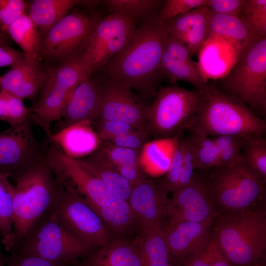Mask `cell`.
<instances>
[{
    "instance_id": "6da1fadb",
    "label": "cell",
    "mask_w": 266,
    "mask_h": 266,
    "mask_svg": "<svg viewBox=\"0 0 266 266\" xmlns=\"http://www.w3.org/2000/svg\"><path fill=\"white\" fill-rule=\"evenodd\" d=\"M168 22L156 13L145 18L128 45L107 64V78L143 96H155L165 76L162 59Z\"/></svg>"
},
{
    "instance_id": "7a4b0ae2",
    "label": "cell",
    "mask_w": 266,
    "mask_h": 266,
    "mask_svg": "<svg viewBox=\"0 0 266 266\" xmlns=\"http://www.w3.org/2000/svg\"><path fill=\"white\" fill-rule=\"evenodd\" d=\"M13 235L14 252L39 220L52 210L63 188L62 178L46 153L14 179Z\"/></svg>"
},
{
    "instance_id": "3957f363",
    "label": "cell",
    "mask_w": 266,
    "mask_h": 266,
    "mask_svg": "<svg viewBox=\"0 0 266 266\" xmlns=\"http://www.w3.org/2000/svg\"><path fill=\"white\" fill-rule=\"evenodd\" d=\"M197 90L199 102L194 119L188 130L191 133L209 137L265 135L266 120L256 116L241 101L208 82Z\"/></svg>"
},
{
    "instance_id": "277c9868",
    "label": "cell",
    "mask_w": 266,
    "mask_h": 266,
    "mask_svg": "<svg viewBox=\"0 0 266 266\" xmlns=\"http://www.w3.org/2000/svg\"><path fill=\"white\" fill-rule=\"evenodd\" d=\"M47 156L61 176L84 196L109 231L122 233L133 227L135 220L128 202L114 197L81 160L66 156L52 143Z\"/></svg>"
},
{
    "instance_id": "5b68a950",
    "label": "cell",
    "mask_w": 266,
    "mask_h": 266,
    "mask_svg": "<svg viewBox=\"0 0 266 266\" xmlns=\"http://www.w3.org/2000/svg\"><path fill=\"white\" fill-rule=\"evenodd\" d=\"M215 237L232 266H260L266 249V213L263 209L230 212L216 221Z\"/></svg>"
},
{
    "instance_id": "8992f818",
    "label": "cell",
    "mask_w": 266,
    "mask_h": 266,
    "mask_svg": "<svg viewBox=\"0 0 266 266\" xmlns=\"http://www.w3.org/2000/svg\"><path fill=\"white\" fill-rule=\"evenodd\" d=\"M86 77L90 76L79 53L71 56L57 66L47 70L46 79L37 100L34 106L30 108V117L44 131L48 139L53 133L52 124L61 121L72 92Z\"/></svg>"
},
{
    "instance_id": "52a82bcc",
    "label": "cell",
    "mask_w": 266,
    "mask_h": 266,
    "mask_svg": "<svg viewBox=\"0 0 266 266\" xmlns=\"http://www.w3.org/2000/svg\"><path fill=\"white\" fill-rule=\"evenodd\" d=\"M95 251L71 233L51 210L39 220L11 254L73 264L79 258H85Z\"/></svg>"
},
{
    "instance_id": "ba28073f",
    "label": "cell",
    "mask_w": 266,
    "mask_h": 266,
    "mask_svg": "<svg viewBox=\"0 0 266 266\" xmlns=\"http://www.w3.org/2000/svg\"><path fill=\"white\" fill-rule=\"evenodd\" d=\"M220 85L218 89L244 103L253 112L266 115V37L246 49L233 69L220 79Z\"/></svg>"
},
{
    "instance_id": "9c48e42d",
    "label": "cell",
    "mask_w": 266,
    "mask_h": 266,
    "mask_svg": "<svg viewBox=\"0 0 266 266\" xmlns=\"http://www.w3.org/2000/svg\"><path fill=\"white\" fill-rule=\"evenodd\" d=\"M155 97L149 106L145 128L148 137L171 138L191 127L199 102L197 90L161 87Z\"/></svg>"
},
{
    "instance_id": "30bf717a",
    "label": "cell",
    "mask_w": 266,
    "mask_h": 266,
    "mask_svg": "<svg viewBox=\"0 0 266 266\" xmlns=\"http://www.w3.org/2000/svg\"><path fill=\"white\" fill-rule=\"evenodd\" d=\"M214 168V173L207 182L215 202L230 212L252 209L263 197L266 181L241 160L231 167Z\"/></svg>"
},
{
    "instance_id": "8fae6325",
    "label": "cell",
    "mask_w": 266,
    "mask_h": 266,
    "mask_svg": "<svg viewBox=\"0 0 266 266\" xmlns=\"http://www.w3.org/2000/svg\"><path fill=\"white\" fill-rule=\"evenodd\" d=\"M63 188L53 210L65 226L82 242L97 250L111 240L109 231L76 189L62 179Z\"/></svg>"
},
{
    "instance_id": "7c38bea8",
    "label": "cell",
    "mask_w": 266,
    "mask_h": 266,
    "mask_svg": "<svg viewBox=\"0 0 266 266\" xmlns=\"http://www.w3.org/2000/svg\"><path fill=\"white\" fill-rule=\"evenodd\" d=\"M137 28L135 21L119 13L101 19L90 35L80 54L89 76L107 65L133 39Z\"/></svg>"
},
{
    "instance_id": "4fadbf2b",
    "label": "cell",
    "mask_w": 266,
    "mask_h": 266,
    "mask_svg": "<svg viewBox=\"0 0 266 266\" xmlns=\"http://www.w3.org/2000/svg\"><path fill=\"white\" fill-rule=\"evenodd\" d=\"M100 20L80 11L68 13L41 37L40 58L61 63L75 55Z\"/></svg>"
},
{
    "instance_id": "5bb4252c",
    "label": "cell",
    "mask_w": 266,
    "mask_h": 266,
    "mask_svg": "<svg viewBox=\"0 0 266 266\" xmlns=\"http://www.w3.org/2000/svg\"><path fill=\"white\" fill-rule=\"evenodd\" d=\"M29 117L0 133V173L9 178L27 170L44 157L48 147L35 137Z\"/></svg>"
},
{
    "instance_id": "9a60e30c",
    "label": "cell",
    "mask_w": 266,
    "mask_h": 266,
    "mask_svg": "<svg viewBox=\"0 0 266 266\" xmlns=\"http://www.w3.org/2000/svg\"><path fill=\"white\" fill-rule=\"evenodd\" d=\"M215 202L206 179L195 173L189 184L172 192L168 199L166 216L170 218L169 224L213 221L216 215Z\"/></svg>"
},
{
    "instance_id": "2e32d148",
    "label": "cell",
    "mask_w": 266,
    "mask_h": 266,
    "mask_svg": "<svg viewBox=\"0 0 266 266\" xmlns=\"http://www.w3.org/2000/svg\"><path fill=\"white\" fill-rule=\"evenodd\" d=\"M100 82L102 102L96 122L119 121L127 123L136 130L145 131L150 105L146 104L131 89L124 85L107 78Z\"/></svg>"
},
{
    "instance_id": "e0dca14e",
    "label": "cell",
    "mask_w": 266,
    "mask_h": 266,
    "mask_svg": "<svg viewBox=\"0 0 266 266\" xmlns=\"http://www.w3.org/2000/svg\"><path fill=\"white\" fill-rule=\"evenodd\" d=\"M212 222L182 221L169 224L163 229L169 261L182 265L185 260L202 251L211 239Z\"/></svg>"
},
{
    "instance_id": "ac0fdd59",
    "label": "cell",
    "mask_w": 266,
    "mask_h": 266,
    "mask_svg": "<svg viewBox=\"0 0 266 266\" xmlns=\"http://www.w3.org/2000/svg\"><path fill=\"white\" fill-rule=\"evenodd\" d=\"M167 193L159 182L147 177L133 185L128 202L142 231L162 227L166 216Z\"/></svg>"
},
{
    "instance_id": "d6986e66",
    "label": "cell",
    "mask_w": 266,
    "mask_h": 266,
    "mask_svg": "<svg viewBox=\"0 0 266 266\" xmlns=\"http://www.w3.org/2000/svg\"><path fill=\"white\" fill-rule=\"evenodd\" d=\"M102 102L100 82L90 77L84 78L72 92L60 121V129L77 122H96Z\"/></svg>"
},
{
    "instance_id": "ffe728a7",
    "label": "cell",
    "mask_w": 266,
    "mask_h": 266,
    "mask_svg": "<svg viewBox=\"0 0 266 266\" xmlns=\"http://www.w3.org/2000/svg\"><path fill=\"white\" fill-rule=\"evenodd\" d=\"M197 68L205 82L226 76L237 63L239 54L230 41L218 36L208 37L199 51Z\"/></svg>"
},
{
    "instance_id": "44dd1931",
    "label": "cell",
    "mask_w": 266,
    "mask_h": 266,
    "mask_svg": "<svg viewBox=\"0 0 266 266\" xmlns=\"http://www.w3.org/2000/svg\"><path fill=\"white\" fill-rule=\"evenodd\" d=\"M99 137L89 121L77 122L52 133L48 140L72 158L85 157L99 146Z\"/></svg>"
},
{
    "instance_id": "7402d4cb",
    "label": "cell",
    "mask_w": 266,
    "mask_h": 266,
    "mask_svg": "<svg viewBox=\"0 0 266 266\" xmlns=\"http://www.w3.org/2000/svg\"><path fill=\"white\" fill-rule=\"evenodd\" d=\"M71 266H143L137 243L124 239L110 240Z\"/></svg>"
},
{
    "instance_id": "603a6c76",
    "label": "cell",
    "mask_w": 266,
    "mask_h": 266,
    "mask_svg": "<svg viewBox=\"0 0 266 266\" xmlns=\"http://www.w3.org/2000/svg\"><path fill=\"white\" fill-rule=\"evenodd\" d=\"M209 36H218L230 41L235 47L240 56L252 44L261 38L255 35L238 16L217 13L209 8L207 37Z\"/></svg>"
},
{
    "instance_id": "cb8c5ba5",
    "label": "cell",
    "mask_w": 266,
    "mask_h": 266,
    "mask_svg": "<svg viewBox=\"0 0 266 266\" xmlns=\"http://www.w3.org/2000/svg\"><path fill=\"white\" fill-rule=\"evenodd\" d=\"M97 150L133 186L146 177L140 161L141 150L116 146L107 141L100 144Z\"/></svg>"
},
{
    "instance_id": "d4e9b609",
    "label": "cell",
    "mask_w": 266,
    "mask_h": 266,
    "mask_svg": "<svg viewBox=\"0 0 266 266\" xmlns=\"http://www.w3.org/2000/svg\"><path fill=\"white\" fill-rule=\"evenodd\" d=\"M80 160L100 179L114 197L128 202L132 184L105 159L97 149Z\"/></svg>"
},
{
    "instance_id": "484cf974",
    "label": "cell",
    "mask_w": 266,
    "mask_h": 266,
    "mask_svg": "<svg viewBox=\"0 0 266 266\" xmlns=\"http://www.w3.org/2000/svg\"><path fill=\"white\" fill-rule=\"evenodd\" d=\"M78 0H33L28 2L27 14L42 37L78 4Z\"/></svg>"
},
{
    "instance_id": "4316f807",
    "label": "cell",
    "mask_w": 266,
    "mask_h": 266,
    "mask_svg": "<svg viewBox=\"0 0 266 266\" xmlns=\"http://www.w3.org/2000/svg\"><path fill=\"white\" fill-rule=\"evenodd\" d=\"M179 133L174 137L156 139L147 142L141 150L140 159L145 164L146 169L152 174L166 173L170 166L173 153L181 135Z\"/></svg>"
},
{
    "instance_id": "83f0119b",
    "label": "cell",
    "mask_w": 266,
    "mask_h": 266,
    "mask_svg": "<svg viewBox=\"0 0 266 266\" xmlns=\"http://www.w3.org/2000/svg\"><path fill=\"white\" fill-rule=\"evenodd\" d=\"M6 35L21 47L26 57L40 61L42 36L27 13L20 15L10 24Z\"/></svg>"
},
{
    "instance_id": "f1b7e54d",
    "label": "cell",
    "mask_w": 266,
    "mask_h": 266,
    "mask_svg": "<svg viewBox=\"0 0 266 266\" xmlns=\"http://www.w3.org/2000/svg\"><path fill=\"white\" fill-rule=\"evenodd\" d=\"M137 244L143 266H170L169 253L162 227L142 231Z\"/></svg>"
},
{
    "instance_id": "f546056e",
    "label": "cell",
    "mask_w": 266,
    "mask_h": 266,
    "mask_svg": "<svg viewBox=\"0 0 266 266\" xmlns=\"http://www.w3.org/2000/svg\"><path fill=\"white\" fill-rule=\"evenodd\" d=\"M6 175L0 173V237L5 249L14 248L13 200L14 189Z\"/></svg>"
},
{
    "instance_id": "4dcf8cb0",
    "label": "cell",
    "mask_w": 266,
    "mask_h": 266,
    "mask_svg": "<svg viewBox=\"0 0 266 266\" xmlns=\"http://www.w3.org/2000/svg\"><path fill=\"white\" fill-rule=\"evenodd\" d=\"M240 157L243 164L262 179L266 180V138L252 135L245 137Z\"/></svg>"
},
{
    "instance_id": "1f68e13d",
    "label": "cell",
    "mask_w": 266,
    "mask_h": 266,
    "mask_svg": "<svg viewBox=\"0 0 266 266\" xmlns=\"http://www.w3.org/2000/svg\"><path fill=\"white\" fill-rule=\"evenodd\" d=\"M162 67L165 76L172 83L181 80L192 85L198 90L202 88L205 82L197 67L179 61L164 50L162 59Z\"/></svg>"
},
{
    "instance_id": "d6a6232c",
    "label": "cell",
    "mask_w": 266,
    "mask_h": 266,
    "mask_svg": "<svg viewBox=\"0 0 266 266\" xmlns=\"http://www.w3.org/2000/svg\"><path fill=\"white\" fill-rule=\"evenodd\" d=\"M104 6L112 13L123 14L135 22L154 14L163 1L157 0H105Z\"/></svg>"
},
{
    "instance_id": "836d02e7",
    "label": "cell",
    "mask_w": 266,
    "mask_h": 266,
    "mask_svg": "<svg viewBox=\"0 0 266 266\" xmlns=\"http://www.w3.org/2000/svg\"><path fill=\"white\" fill-rule=\"evenodd\" d=\"M238 17L258 37H266V0H244Z\"/></svg>"
},
{
    "instance_id": "e575fe53",
    "label": "cell",
    "mask_w": 266,
    "mask_h": 266,
    "mask_svg": "<svg viewBox=\"0 0 266 266\" xmlns=\"http://www.w3.org/2000/svg\"><path fill=\"white\" fill-rule=\"evenodd\" d=\"M217 149L219 166L217 167H230L240 160V154L245 137L234 135L211 137Z\"/></svg>"
},
{
    "instance_id": "d590c367",
    "label": "cell",
    "mask_w": 266,
    "mask_h": 266,
    "mask_svg": "<svg viewBox=\"0 0 266 266\" xmlns=\"http://www.w3.org/2000/svg\"><path fill=\"white\" fill-rule=\"evenodd\" d=\"M30 113V108L24 105L22 99L0 90V120L12 126L26 120Z\"/></svg>"
},
{
    "instance_id": "8d00e7d4",
    "label": "cell",
    "mask_w": 266,
    "mask_h": 266,
    "mask_svg": "<svg viewBox=\"0 0 266 266\" xmlns=\"http://www.w3.org/2000/svg\"><path fill=\"white\" fill-rule=\"evenodd\" d=\"M190 135L195 145L196 169L208 170L218 167V151L211 137L197 133Z\"/></svg>"
},
{
    "instance_id": "74e56055",
    "label": "cell",
    "mask_w": 266,
    "mask_h": 266,
    "mask_svg": "<svg viewBox=\"0 0 266 266\" xmlns=\"http://www.w3.org/2000/svg\"><path fill=\"white\" fill-rule=\"evenodd\" d=\"M209 8L206 6L199 7L197 15L190 26L184 43L190 55L199 52L207 38V14Z\"/></svg>"
},
{
    "instance_id": "f35d334b",
    "label": "cell",
    "mask_w": 266,
    "mask_h": 266,
    "mask_svg": "<svg viewBox=\"0 0 266 266\" xmlns=\"http://www.w3.org/2000/svg\"><path fill=\"white\" fill-rule=\"evenodd\" d=\"M182 265L183 266H232L221 251L213 234L202 251L187 259Z\"/></svg>"
},
{
    "instance_id": "ab89813d",
    "label": "cell",
    "mask_w": 266,
    "mask_h": 266,
    "mask_svg": "<svg viewBox=\"0 0 266 266\" xmlns=\"http://www.w3.org/2000/svg\"><path fill=\"white\" fill-rule=\"evenodd\" d=\"M40 62L26 57L24 61L11 66L10 69L2 75L0 90L11 93L41 65Z\"/></svg>"
},
{
    "instance_id": "60d3db41",
    "label": "cell",
    "mask_w": 266,
    "mask_h": 266,
    "mask_svg": "<svg viewBox=\"0 0 266 266\" xmlns=\"http://www.w3.org/2000/svg\"><path fill=\"white\" fill-rule=\"evenodd\" d=\"M183 137H179L176 144L169 169L166 176L160 182L162 188L168 193L173 192L177 187L180 179L183 162Z\"/></svg>"
},
{
    "instance_id": "b9f144b4",
    "label": "cell",
    "mask_w": 266,
    "mask_h": 266,
    "mask_svg": "<svg viewBox=\"0 0 266 266\" xmlns=\"http://www.w3.org/2000/svg\"><path fill=\"white\" fill-rule=\"evenodd\" d=\"M46 73L47 70L40 65L10 93L23 100L35 98L44 84Z\"/></svg>"
},
{
    "instance_id": "7bdbcfd3",
    "label": "cell",
    "mask_w": 266,
    "mask_h": 266,
    "mask_svg": "<svg viewBox=\"0 0 266 266\" xmlns=\"http://www.w3.org/2000/svg\"><path fill=\"white\" fill-rule=\"evenodd\" d=\"M182 139L183 143L182 167L176 189L189 184L193 180L195 175V145L194 141L191 135L188 137H183Z\"/></svg>"
},
{
    "instance_id": "ee69618b",
    "label": "cell",
    "mask_w": 266,
    "mask_h": 266,
    "mask_svg": "<svg viewBox=\"0 0 266 266\" xmlns=\"http://www.w3.org/2000/svg\"><path fill=\"white\" fill-rule=\"evenodd\" d=\"M163 3L159 17L162 21L169 22L178 15L206 6L207 0H166Z\"/></svg>"
},
{
    "instance_id": "f6af8a7d",
    "label": "cell",
    "mask_w": 266,
    "mask_h": 266,
    "mask_svg": "<svg viewBox=\"0 0 266 266\" xmlns=\"http://www.w3.org/2000/svg\"><path fill=\"white\" fill-rule=\"evenodd\" d=\"M27 6L23 0H0V31L6 34L10 24L27 12Z\"/></svg>"
},
{
    "instance_id": "bcb514c9",
    "label": "cell",
    "mask_w": 266,
    "mask_h": 266,
    "mask_svg": "<svg viewBox=\"0 0 266 266\" xmlns=\"http://www.w3.org/2000/svg\"><path fill=\"white\" fill-rule=\"evenodd\" d=\"M91 125L95 129L98 137L102 141L116 135L137 130L127 123L115 121H98Z\"/></svg>"
},
{
    "instance_id": "7dc6e473",
    "label": "cell",
    "mask_w": 266,
    "mask_h": 266,
    "mask_svg": "<svg viewBox=\"0 0 266 266\" xmlns=\"http://www.w3.org/2000/svg\"><path fill=\"white\" fill-rule=\"evenodd\" d=\"M148 137L145 131L135 130L112 137L106 141L116 146L141 150Z\"/></svg>"
},
{
    "instance_id": "c3c4849f",
    "label": "cell",
    "mask_w": 266,
    "mask_h": 266,
    "mask_svg": "<svg viewBox=\"0 0 266 266\" xmlns=\"http://www.w3.org/2000/svg\"><path fill=\"white\" fill-rule=\"evenodd\" d=\"M164 50L177 60L197 67V63L191 58L186 45L168 33L165 42Z\"/></svg>"
},
{
    "instance_id": "681fc988",
    "label": "cell",
    "mask_w": 266,
    "mask_h": 266,
    "mask_svg": "<svg viewBox=\"0 0 266 266\" xmlns=\"http://www.w3.org/2000/svg\"><path fill=\"white\" fill-rule=\"evenodd\" d=\"M72 264L53 262L36 257L14 254L8 256L4 266H71Z\"/></svg>"
},
{
    "instance_id": "f907efd6",
    "label": "cell",
    "mask_w": 266,
    "mask_h": 266,
    "mask_svg": "<svg viewBox=\"0 0 266 266\" xmlns=\"http://www.w3.org/2000/svg\"><path fill=\"white\" fill-rule=\"evenodd\" d=\"M244 0H207L206 6L213 12L238 16Z\"/></svg>"
},
{
    "instance_id": "816d5d0a",
    "label": "cell",
    "mask_w": 266,
    "mask_h": 266,
    "mask_svg": "<svg viewBox=\"0 0 266 266\" xmlns=\"http://www.w3.org/2000/svg\"><path fill=\"white\" fill-rule=\"evenodd\" d=\"M26 55L22 51L13 49L8 45H0V67L12 66L24 61Z\"/></svg>"
},
{
    "instance_id": "f5cc1de1",
    "label": "cell",
    "mask_w": 266,
    "mask_h": 266,
    "mask_svg": "<svg viewBox=\"0 0 266 266\" xmlns=\"http://www.w3.org/2000/svg\"><path fill=\"white\" fill-rule=\"evenodd\" d=\"M10 42V38L0 31V45H9Z\"/></svg>"
},
{
    "instance_id": "db71d44e",
    "label": "cell",
    "mask_w": 266,
    "mask_h": 266,
    "mask_svg": "<svg viewBox=\"0 0 266 266\" xmlns=\"http://www.w3.org/2000/svg\"><path fill=\"white\" fill-rule=\"evenodd\" d=\"M8 256H5L0 251V266H4L6 264Z\"/></svg>"
},
{
    "instance_id": "11a10c76",
    "label": "cell",
    "mask_w": 266,
    "mask_h": 266,
    "mask_svg": "<svg viewBox=\"0 0 266 266\" xmlns=\"http://www.w3.org/2000/svg\"><path fill=\"white\" fill-rule=\"evenodd\" d=\"M2 78V76H0V83H1Z\"/></svg>"
},
{
    "instance_id": "9f6ffc18",
    "label": "cell",
    "mask_w": 266,
    "mask_h": 266,
    "mask_svg": "<svg viewBox=\"0 0 266 266\" xmlns=\"http://www.w3.org/2000/svg\"></svg>"
}]
</instances>
